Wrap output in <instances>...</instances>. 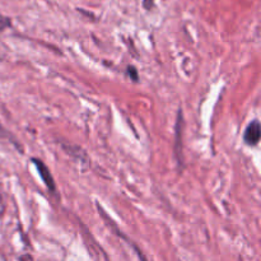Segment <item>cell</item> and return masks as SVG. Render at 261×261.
<instances>
[{"instance_id":"obj_6","label":"cell","mask_w":261,"mask_h":261,"mask_svg":"<svg viewBox=\"0 0 261 261\" xmlns=\"http://www.w3.org/2000/svg\"><path fill=\"white\" fill-rule=\"evenodd\" d=\"M153 4H154V0H143V5H144V8L147 10L152 9Z\"/></svg>"},{"instance_id":"obj_3","label":"cell","mask_w":261,"mask_h":261,"mask_svg":"<svg viewBox=\"0 0 261 261\" xmlns=\"http://www.w3.org/2000/svg\"><path fill=\"white\" fill-rule=\"evenodd\" d=\"M182 112H178L177 122H176V147H175V153L177 155L178 162L182 163V142H181V137H182Z\"/></svg>"},{"instance_id":"obj_4","label":"cell","mask_w":261,"mask_h":261,"mask_svg":"<svg viewBox=\"0 0 261 261\" xmlns=\"http://www.w3.org/2000/svg\"><path fill=\"white\" fill-rule=\"evenodd\" d=\"M8 27H10V19L8 17L0 14V31L7 30Z\"/></svg>"},{"instance_id":"obj_5","label":"cell","mask_w":261,"mask_h":261,"mask_svg":"<svg viewBox=\"0 0 261 261\" xmlns=\"http://www.w3.org/2000/svg\"><path fill=\"white\" fill-rule=\"evenodd\" d=\"M127 74H130V76L133 78V81L138 82V78H139V76H138L137 70H135L134 66H129V68H127Z\"/></svg>"},{"instance_id":"obj_1","label":"cell","mask_w":261,"mask_h":261,"mask_svg":"<svg viewBox=\"0 0 261 261\" xmlns=\"http://www.w3.org/2000/svg\"><path fill=\"white\" fill-rule=\"evenodd\" d=\"M32 162H33V165L36 166V168H37L38 173H40V177L42 178V181L45 182V185L47 186L48 190L55 191L56 190L55 182H54L53 175H51V172H50V170H48L47 166H46L42 161L38 160V158H32Z\"/></svg>"},{"instance_id":"obj_7","label":"cell","mask_w":261,"mask_h":261,"mask_svg":"<svg viewBox=\"0 0 261 261\" xmlns=\"http://www.w3.org/2000/svg\"><path fill=\"white\" fill-rule=\"evenodd\" d=\"M22 261H24V260H23V259H22ZM28 261H30V260H28Z\"/></svg>"},{"instance_id":"obj_2","label":"cell","mask_w":261,"mask_h":261,"mask_svg":"<svg viewBox=\"0 0 261 261\" xmlns=\"http://www.w3.org/2000/svg\"><path fill=\"white\" fill-rule=\"evenodd\" d=\"M261 137V127L260 122L257 120H254L249 126L246 127L244 134V139L246 144L249 145H256L259 143Z\"/></svg>"}]
</instances>
